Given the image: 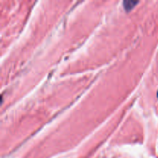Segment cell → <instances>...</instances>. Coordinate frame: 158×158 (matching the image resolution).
<instances>
[{"instance_id":"obj_1","label":"cell","mask_w":158,"mask_h":158,"mask_svg":"<svg viewBox=\"0 0 158 158\" xmlns=\"http://www.w3.org/2000/svg\"><path fill=\"white\" fill-rule=\"evenodd\" d=\"M139 2L137 1H132V0H130V1H124L123 2V7L125 8L127 11H130L136 6V5Z\"/></svg>"},{"instance_id":"obj_2","label":"cell","mask_w":158,"mask_h":158,"mask_svg":"<svg viewBox=\"0 0 158 158\" xmlns=\"http://www.w3.org/2000/svg\"><path fill=\"white\" fill-rule=\"evenodd\" d=\"M157 97H158V91H157Z\"/></svg>"}]
</instances>
